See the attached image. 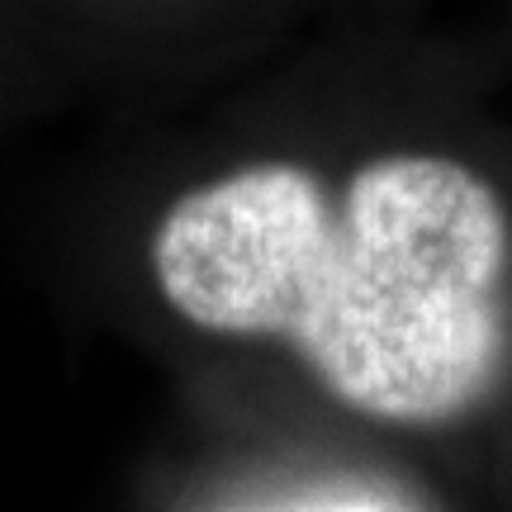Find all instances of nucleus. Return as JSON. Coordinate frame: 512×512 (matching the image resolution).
Segmentation results:
<instances>
[{
	"label": "nucleus",
	"instance_id": "nucleus-1",
	"mask_svg": "<svg viewBox=\"0 0 512 512\" xmlns=\"http://www.w3.org/2000/svg\"><path fill=\"white\" fill-rule=\"evenodd\" d=\"M152 275L185 323L285 342L380 422L460 418L503 361L508 214L451 157H375L337 190L294 162L238 166L162 214Z\"/></svg>",
	"mask_w": 512,
	"mask_h": 512
},
{
	"label": "nucleus",
	"instance_id": "nucleus-2",
	"mask_svg": "<svg viewBox=\"0 0 512 512\" xmlns=\"http://www.w3.org/2000/svg\"><path fill=\"white\" fill-rule=\"evenodd\" d=\"M323 512H384V508H356V503H351V508H323Z\"/></svg>",
	"mask_w": 512,
	"mask_h": 512
}]
</instances>
